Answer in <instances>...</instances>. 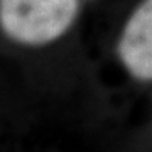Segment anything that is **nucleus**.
I'll return each instance as SVG.
<instances>
[{"mask_svg": "<svg viewBox=\"0 0 152 152\" xmlns=\"http://www.w3.org/2000/svg\"><path fill=\"white\" fill-rule=\"evenodd\" d=\"M118 56L135 79L152 80V0L138 6L118 41Z\"/></svg>", "mask_w": 152, "mask_h": 152, "instance_id": "nucleus-2", "label": "nucleus"}, {"mask_svg": "<svg viewBox=\"0 0 152 152\" xmlns=\"http://www.w3.org/2000/svg\"><path fill=\"white\" fill-rule=\"evenodd\" d=\"M79 0H0V27L16 42L44 45L71 28Z\"/></svg>", "mask_w": 152, "mask_h": 152, "instance_id": "nucleus-1", "label": "nucleus"}]
</instances>
